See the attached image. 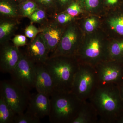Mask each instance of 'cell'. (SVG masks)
<instances>
[{"mask_svg":"<svg viewBox=\"0 0 123 123\" xmlns=\"http://www.w3.org/2000/svg\"><path fill=\"white\" fill-rule=\"evenodd\" d=\"M16 114H22L27 108L31 95L29 90L14 82H1L0 95Z\"/></svg>","mask_w":123,"mask_h":123,"instance_id":"52a82bcc","label":"cell"},{"mask_svg":"<svg viewBox=\"0 0 123 123\" xmlns=\"http://www.w3.org/2000/svg\"><path fill=\"white\" fill-rule=\"evenodd\" d=\"M51 17L59 24L64 26L75 21L76 20V17L71 16L65 12L55 14Z\"/></svg>","mask_w":123,"mask_h":123,"instance_id":"d4e9b609","label":"cell"},{"mask_svg":"<svg viewBox=\"0 0 123 123\" xmlns=\"http://www.w3.org/2000/svg\"><path fill=\"white\" fill-rule=\"evenodd\" d=\"M64 12L76 17L83 12L81 6L76 2H73L67 7Z\"/></svg>","mask_w":123,"mask_h":123,"instance_id":"f1b7e54d","label":"cell"},{"mask_svg":"<svg viewBox=\"0 0 123 123\" xmlns=\"http://www.w3.org/2000/svg\"><path fill=\"white\" fill-rule=\"evenodd\" d=\"M49 53L40 33L27 44L26 54L35 63H45L49 58Z\"/></svg>","mask_w":123,"mask_h":123,"instance_id":"5bb4252c","label":"cell"},{"mask_svg":"<svg viewBox=\"0 0 123 123\" xmlns=\"http://www.w3.org/2000/svg\"><path fill=\"white\" fill-rule=\"evenodd\" d=\"M35 64L34 88L37 92L43 93L50 97L55 91L53 78L44 64Z\"/></svg>","mask_w":123,"mask_h":123,"instance_id":"7c38bea8","label":"cell"},{"mask_svg":"<svg viewBox=\"0 0 123 123\" xmlns=\"http://www.w3.org/2000/svg\"><path fill=\"white\" fill-rule=\"evenodd\" d=\"M57 13L65 11L67 7L69 5V4L70 0H55Z\"/></svg>","mask_w":123,"mask_h":123,"instance_id":"4dcf8cb0","label":"cell"},{"mask_svg":"<svg viewBox=\"0 0 123 123\" xmlns=\"http://www.w3.org/2000/svg\"><path fill=\"white\" fill-rule=\"evenodd\" d=\"M97 73L98 86L118 85L123 82V61L107 60L94 67Z\"/></svg>","mask_w":123,"mask_h":123,"instance_id":"ba28073f","label":"cell"},{"mask_svg":"<svg viewBox=\"0 0 123 123\" xmlns=\"http://www.w3.org/2000/svg\"><path fill=\"white\" fill-rule=\"evenodd\" d=\"M72 123H99L98 113L89 100L82 102L79 112Z\"/></svg>","mask_w":123,"mask_h":123,"instance_id":"9a60e30c","label":"cell"},{"mask_svg":"<svg viewBox=\"0 0 123 123\" xmlns=\"http://www.w3.org/2000/svg\"><path fill=\"white\" fill-rule=\"evenodd\" d=\"M35 65L26 53L21 52L17 65L10 73L13 81L28 90L34 88Z\"/></svg>","mask_w":123,"mask_h":123,"instance_id":"9c48e42d","label":"cell"},{"mask_svg":"<svg viewBox=\"0 0 123 123\" xmlns=\"http://www.w3.org/2000/svg\"><path fill=\"white\" fill-rule=\"evenodd\" d=\"M42 31L41 28L38 29L31 23L26 27L24 30V33L27 37L30 39L31 40L34 39Z\"/></svg>","mask_w":123,"mask_h":123,"instance_id":"83f0119b","label":"cell"},{"mask_svg":"<svg viewBox=\"0 0 123 123\" xmlns=\"http://www.w3.org/2000/svg\"><path fill=\"white\" fill-rule=\"evenodd\" d=\"M27 37L25 35H17L15 36L12 41L14 46L19 47L27 44Z\"/></svg>","mask_w":123,"mask_h":123,"instance_id":"f546056e","label":"cell"},{"mask_svg":"<svg viewBox=\"0 0 123 123\" xmlns=\"http://www.w3.org/2000/svg\"><path fill=\"white\" fill-rule=\"evenodd\" d=\"M0 69L4 73H11L19 61L21 52L18 47L8 43L1 45Z\"/></svg>","mask_w":123,"mask_h":123,"instance_id":"8fae6325","label":"cell"},{"mask_svg":"<svg viewBox=\"0 0 123 123\" xmlns=\"http://www.w3.org/2000/svg\"><path fill=\"white\" fill-rule=\"evenodd\" d=\"M50 97L37 92L31 95L26 111L40 119L49 116L50 109Z\"/></svg>","mask_w":123,"mask_h":123,"instance_id":"4fadbf2b","label":"cell"},{"mask_svg":"<svg viewBox=\"0 0 123 123\" xmlns=\"http://www.w3.org/2000/svg\"><path fill=\"white\" fill-rule=\"evenodd\" d=\"M17 0L20 2V4L21 3H22V2H24V1H26L27 0Z\"/></svg>","mask_w":123,"mask_h":123,"instance_id":"e575fe53","label":"cell"},{"mask_svg":"<svg viewBox=\"0 0 123 123\" xmlns=\"http://www.w3.org/2000/svg\"><path fill=\"white\" fill-rule=\"evenodd\" d=\"M82 10L91 13H98L100 4V0H83Z\"/></svg>","mask_w":123,"mask_h":123,"instance_id":"4316f807","label":"cell"},{"mask_svg":"<svg viewBox=\"0 0 123 123\" xmlns=\"http://www.w3.org/2000/svg\"><path fill=\"white\" fill-rule=\"evenodd\" d=\"M108 60L123 61V40H110L108 47Z\"/></svg>","mask_w":123,"mask_h":123,"instance_id":"d6986e66","label":"cell"},{"mask_svg":"<svg viewBox=\"0 0 123 123\" xmlns=\"http://www.w3.org/2000/svg\"><path fill=\"white\" fill-rule=\"evenodd\" d=\"M99 21L95 16H91L86 18L82 22L80 27L82 31L86 33H93L98 30Z\"/></svg>","mask_w":123,"mask_h":123,"instance_id":"7402d4cb","label":"cell"},{"mask_svg":"<svg viewBox=\"0 0 123 123\" xmlns=\"http://www.w3.org/2000/svg\"><path fill=\"white\" fill-rule=\"evenodd\" d=\"M83 36V31L76 21L67 25L57 48L49 57L75 56Z\"/></svg>","mask_w":123,"mask_h":123,"instance_id":"8992f818","label":"cell"},{"mask_svg":"<svg viewBox=\"0 0 123 123\" xmlns=\"http://www.w3.org/2000/svg\"><path fill=\"white\" fill-rule=\"evenodd\" d=\"M40 119L27 111L15 116L14 123H39Z\"/></svg>","mask_w":123,"mask_h":123,"instance_id":"484cf974","label":"cell"},{"mask_svg":"<svg viewBox=\"0 0 123 123\" xmlns=\"http://www.w3.org/2000/svg\"><path fill=\"white\" fill-rule=\"evenodd\" d=\"M49 121L52 123H72L82 102L70 92L55 90L50 96Z\"/></svg>","mask_w":123,"mask_h":123,"instance_id":"277c9868","label":"cell"},{"mask_svg":"<svg viewBox=\"0 0 123 123\" xmlns=\"http://www.w3.org/2000/svg\"><path fill=\"white\" fill-rule=\"evenodd\" d=\"M89 100L98 113L99 123H116L123 114V101L118 86H98Z\"/></svg>","mask_w":123,"mask_h":123,"instance_id":"6da1fadb","label":"cell"},{"mask_svg":"<svg viewBox=\"0 0 123 123\" xmlns=\"http://www.w3.org/2000/svg\"><path fill=\"white\" fill-rule=\"evenodd\" d=\"M50 17L45 10L39 8L28 18L31 23H39L42 25L47 22L49 20V18Z\"/></svg>","mask_w":123,"mask_h":123,"instance_id":"603a6c76","label":"cell"},{"mask_svg":"<svg viewBox=\"0 0 123 123\" xmlns=\"http://www.w3.org/2000/svg\"><path fill=\"white\" fill-rule=\"evenodd\" d=\"M118 86L120 92L121 98H122L123 101V82Z\"/></svg>","mask_w":123,"mask_h":123,"instance_id":"1f68e13d","label":"cell"},{"mask_svg":"<svg viewBox=\"0 0 123 123\" xmlns=\"http://www.w3.org/2000/svg\"><path fill=\"white\" fill-rule=\"evenodd\" d=\"M19 11L21 17L28 18L37 9L39 8L33 0H27L18 5Z\"/></svg>","mask_w":123,"mask_h":123,"instance_id":"44dd1931","label":"cell"},{"mask_svg":"<svg viewBox=\"0 0 123 123\" xmlns=\"http://www.w3.org/2000/svg\"><path fill=\"white\" fill-rule=\"evenodd\" d=\"M16 114L0 95V123H14Z\"/></svg>","mask_w":123,"mask_h":123,"instance_id":"ffe728a7","label":"cell"},{"mask_svg":"<svg viewBox=\"0 0 123 123\" xmlns=\"http://www.w3.org/2000/svg\"><path fill=\"white\" fill-rule=\"evenodd\" d=\"M41 25L40 33L49 53H53L57 48L61 39L65 26L57 23L52 18Z\"/></svg>","mask_w":123,"mask_h":123,"instance_id":"30bf717a","label":"cell"},{"mask_svg":"<svg viewBox=\"0 0 123 123\" xmlns=\"http://www.w3.org/2000/svg\"><path fill=\"white\" fill-rule=\"evenodd\" d=\"M44 64L55 83V90L70 92L80 63L75 56L49 57Z\"/></svg>","mask_w":123,"mask_h":123,"instance_id":"3957f363","label":"cell"},{"mask_svg":"<svg viewBox=\"0 0 123 123\" xmlns=\"http://www.w3.org/2000/svg\"><path fill=\"white\" fill-rule=\"evenodd\" d=\"M0 14L2 18L18 19L21 18L18 5L12 0H0Z\"/></svg>","mask_w":123,"mask_h":123,"instance_id":"e0dca14e","label":"cell"},{"mask_svg":"<svg viewBox=\"0 0 123 123\" xmlns=\"http://www.w3.org/2000/svg\"><path fill=\"white\" fill-rule=\"evenodd\" d=\"M116 123H123V114L119 117Z\"/></svg>","mask_w":123,"mask_h":123,"instance_id":"836d02e7","label":"cell"},{"mask_svg":"<svg viewBox=\"0 0 123 123\" xmlns=\"http://www.w3.org/2000/svg\"><path fill=\"white\" fill-rule=\"evenodd\" d=\"M40 8L44 10L51 17L57 13L55 0H34Z\"/></svg>","mask_w":123,"mask_h":123,"instance_id":"cb8c5ba5","label":"cell"},{"mask_svg":"<svg viewBox=\"0 0 123 123\" xmlns=\"http://www.w3.org/2000/svg\"><path fill=\"white\" fill-rule=\"evenodd\" d=\"M18 19L2 18L0 21V44L9 42L19 24Z\"/></svg>","mask_w":123,"mask_h":123,"instance_id":"2e32d148","label":"cell"},{"mask_svg":"<svg viewBox=\"0 0 123 123\" xmlns=\"http://www.w3.org/2000/svg\"><path fill=\"white\" fill-rule=\"evenodd\" d=\"M109 41L103 31L97 30L93 33H86L75 56L80 63L95 67L108 60Z\"/></svg>","mask_w":123,"mask_h":123,"instance_id":"7a4b0ae2","label":"cell"},{"mask_svg":"<svg viewBox=\"0 0 123 123\" xmlns=\"http://www.w3.org/2000/svg\"><path fill=\"white\" fill-rule=\"evenodd\" d=\"M106 24L110 32L123 36V14H114L111 13L107 16Z\"/></svg>","mask_w":123,"mask_h":123,"instance_id":"ac0fdd59","label":"cell"},{"mask_svg":"<svg viewBox=\"0 0 123 123\" xmlns=\"http://www.w3.org/2000/svg\"><path fill=\"white\" fill-rule=\"evenodd\" d=\"M98 86V78L94 67L80 63L74 77L71 92L81 101H86L90 98Z\"/></svg>","mask_w":123,"mask_h":123,"instance_id":"5b68a950","label":"cell"},{"mask_svg":"<svg viewBox=\"0 0 123 123\" xmlns=\"http://www.w3.org/2000/svg\"><path fill=\"white\" fill-rule=\"evenodd\" d=\"M105 0L108 4L111 5H114L117 3L118 0Z\"/></svg>","mask_w":123,"mask_h":123,"instance_id":"d6a6232c","label":"cell"}]
</instances>
